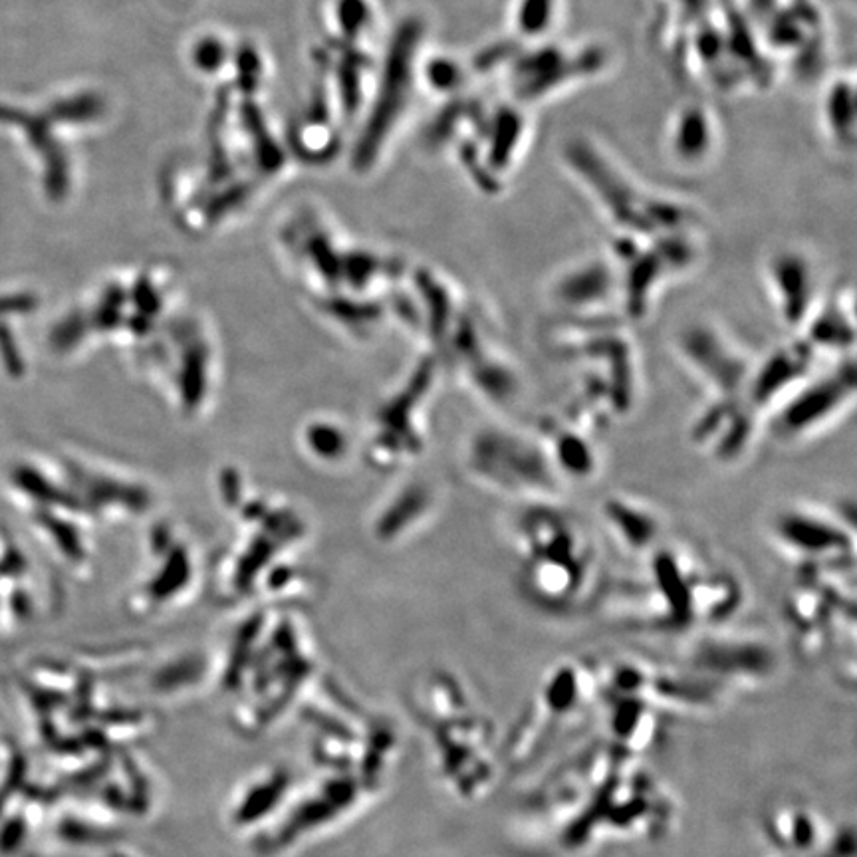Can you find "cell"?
<instances>
[{
	"label": "cell",
	"mask_w": 857,
	"mask_h": 857,
	"mask_svg": "<svg viewBox=\"0 0 857 857\" xmlns=\"http://www.w3.org/2000/svg\"><path fill=\"white\" fill-rule=\"evenodd\" d=\"M530 556L526 586L536 602L548 608L570 606L588 580L590 552L574 524L550 510L532 512L520 524Z\"/></svg>",
	"instance_id": "1"
},
{
	"label": "cell",
	"mask_w": 857,
	"mask_h": 857,
	"mask_svg": "<svg viewBox=\"0 0 857 857\" xmlns=\"http://www.w3.org/2000/svg\"><path fill=\"white\" fill-rule=\"evenodd\" d=\"M854 377V362L848 360L830 375L808 381V385L792 395L782 411L776 413V435L796 439L830 423L852 403Z\"/></svg>",
	"instance_id": "2"
},
{
	"label": "cell",
	"mask_w": 857,
	"mask_h": 857,
	"mask_svg": "<svg viewBox=\"0 0 857 857\" xmlns=\"http://www.w3.org/2000/svg\"><path fill=\"white\" fill-rule=\"evenodd\" d=\"M685 350L687 360L701 373L703 379L713 383L723 393H738L748 385V362L731 346L719 332L695 326L681 336V352Z\"/></svg>",
	"instance_id": "3"
},
{
	"label": "cell",
	"mask_w": 857,
	"mask_h": 857,
	"mask_svg": "<svg viewBox=\"0 0 857 857\" xmlns=\"http://www.w3.org/2000/svg\"><path fill=\"white\" fill-rule=\"evenodd\" d=\"M776 536L780 542L804 558H842L846 542L844 532L812 512H788L776 522Z\"/></svg>",
	"instance_id": "4"
},
{
	"label": "cell",
	"mask_w": 857,
	"mask_h": 857,
	"mask_svg": "<svg viewBox=\"0 0 857 857\" xmlns=\"http://www.w3.org/2000/svg\"><path fill=\"white\" fill-rule=\"evenodd\" d=\"M776 306L788 326H800L808 320L812 304V276L798 256H780L770 268Z\"/></svg>",
	"instance_id": "5"
},
{
	"label": "cell",
	"mask_w": 857,
	"mask_h": 857,
	"mask_svg": "<svg viewBox=\"0 0 857 857\" xmlns=\"http://www.w3.org/2000/svg\"><path fill=\"white\" fill-rule=\"evenodd\" d=\"M814 348L810 344H792L780 348L752 377L750 395L758 405H768L778 399L780 393L802 381L812 358Z\"/></svg>",
	"instance_id": "6"
},
{
	"label": "cell",
	"mask_w": 857,
	"mask_h": 857,
	"mask_svg": "<svg viewBox=\"0 0 857 857\" xmlns=\"http://www.w3.org/2000/svg\"><path fill=\"white\" fill-rule=\"evenodd\" d=\"M608 516L619 540L633 550H641L649 546L659 528L653 512L627 504L623 500H615L610 504Z\"/></svg>",
	"instance_id": "7"
}]
</instances>
